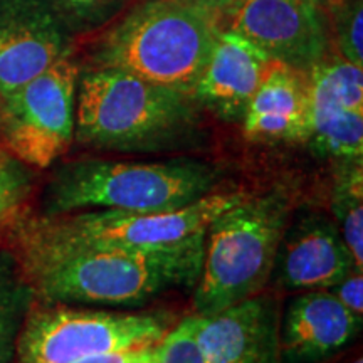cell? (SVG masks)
<instances>
[{
  "mask_svg": "<svg viewBox=\"0 0 363 363\" xmlns=\"http://www.w3.org/2000/svg\"><path fill=\"white\" fill-rule=\"evenodd\" d=\"M203 242L163 252H133L83 240L54 216L13 227V254L35 298L61 305L136 308L174 288L195 286Z\"/></svg>",
  "mask_w": 363,
  "mask_h": 363,
  "instance_id": "1",
  "label": "cell"
},
{
  "mask_svg": "<svg viewBox=\"0 0 363 363\" xmlns=\"http://www.w3.org/2000/svg\"><path fill=\"white\" fill-rule=\"evenodd\" d=\"M199 103L128 72L94 67L79 72L74 136L88 147L121 153L179 148L199 128Z\"/></svg>",
  "mask_w": 363,
  "mask_h": 363,
  "instance_id": "2",
  "label": "cell"
},
{
  "mask_svg": "<svg viewBox=\"0 0 363 363\" xmlns=\"http://www.w3.org/2000/svg\"><path fill=\"white\" fill-rule=\"evenodd\" d=\"M220 30V16L206 9L184 0H147L99 39L93 61L194 96Z\"/></svg>",
  "mask_w": 363,
  "mask_h": 363,
  "instance_id": "3",
  "label": "cell"
},
{
  "mask_svg": "<svg viewBox=\"0 0 363 363\" xmlns=\"http://www.w3.org/2000/svg\"><path fill=\"white\" fill-rule=\"evenodd\" d=\"M217 180L212 167L190 158L167 162L86 158L54 172L44 190L43 214L177 211L212 194Z\"/></svg>",
  "mask_w": 363,
  "mask_h": 363,
  "instance_id": "4",
  "label": "cell"
},
{
  "mask_svg": "<svg viewBox=\"0 0 363 363\" xmlns=\"http://www.w3.org/2000/svg\"><path fill=\"white\" fill-rule=\"evenodd\" d=\"M291 216L284 190L242 197L207 227L195 315L211 316L262 291Z\"/></svg>",
  "mask_w": 363,
  "mask_h": 363,
  "instance_id": "5",
  "label": "cell"
},
{
  "mask_svg": "<svg viewBox=\"0 0 363 363\" xmlns=\"http://www.w3.org/2000/svg\"><path fill=\"white\" fill-rule=\"evenodd\" d=\"M167 331V321L157 315L49 303L33 306L27 315L13 363H76L103 353L153 347Z\"/></svg>",
  "mask_w": 363,
  "mask_h": 363,
  "instance_id": "6",
  "label": "cell"
},
{
  "mask_svg": "<svg viewBox=\"0 0 363 363\" xmlns=\"http://www.w3.org/2000/svg\"><path fill=\"white\" fill-rule=\"evenodd\" d=\"M78 79V65L66 56L2 99L0 135L21 162L48 169L69 147Z\"/></svg>",
  "mask_w": 363,
  "mask_h": 363,
  "instance_id": "7",
  "label": "cell"
},
{
  "mask_svg": "<svg viewBox=\"0 0 363 363\" xmlns=\"http://www.w3.org/2000/svg\"><path fill=\"white\" fill-rule=\"evenodd\" d=\"M242 197L238 192H212L177 211H81L54 217L88 242L133 252H163L206 240L211 222Z\"/></svg>",
  "mask_w": 363,
  "mask_h": 363,
  "instance_id": "8",
  "label": "cell"
},
{
  "mask_svg": "<svg viewBox=\"0 0 363 363\" xmlns=\"http://www.w3.org/2000/svg\"><path fill=\"white\" fill-rule=\"evenodd\" d=\"M76 33L59 0H0V99L71 56Z\"/></svg>",
  "mask_w": 363,
  "mask_h": 363,
  "instance_id": "9",
  "label": "cell"
},
{
  "mask_svg": "<svg viewBox=\"0 0 363 363\" xmlns=\"http://www.w3.org/2000/svg\"><path fill=\"white\" fill-rule=\"evenodd\" d=\"M316 0H240L227 13V30L272 61L308 72L328 52V30Z\"/></svg>",
  "mask_w": 363,
  "mask_h": 363,
  "instance_id": "10",
  "label": "cell"
},
{
  "mask_svg": "<svg viewBox=\"0 0 363 363\" xmlns=\"http://www.w3.org/2000/svg\"><path fill=\"white\" fill-rule=\"evenodd\" d=\"M310 136L318 155L363 157V67L342 57L321 59L308 71Z\"/></svg>",
  "mask_w": 363,
  "mask_h": 363,
  "instance_id": "11",
  "label": "cell"
},
{
  "mask_svg": "<svg viewBox=\"0 0 363 363\" xmlns=\"http://www.w3.org/2000/svg\"><path fill=\"white\" fill-rule=\"evenodd\" d=\"M353 269L360 267L335 220L310 212L286 227L272 272L289 291H316L330 289Z\"/></svg>",
  "mask_w": 363,
  "mask_h": 363,
  "instance_id": "12",
  "label": "cell"
},
{
  "mask_svg": "<svg viewBox=\"0 0 363 363\" xmlns=\"http://www.w3.org/2000/svg\"><path fill=\"white\" fill-rule=\"evenodd\" d=\"M197 318V340L207 363H276L278 305L271 296L256 294L216 315Z\"/></svg>",
  "mask_w": 363,
  "mask_h": 363,
  "instance_id": "13",
  "label": "cell"
},
{
  "mask_svg": "<svg viewBox=\"0 0 363 363\" xmlns=\"http://www.w3.org/2000/svg\"><path fill=\"white\" fill-rule=\"evenodd\" d=\"M353 315L328 289L299 294L281 321L279 352L286 363H318L347 347L360 331Z\"/></svg>",
  "mask_w": 363,
  "mask_h": 363,
  "instance_id": "14",
  "label": "cell"
},
{
  "mask_svg": "<svg viewBox=\"0 0 363 363\" xmlns=\"http://www.w3.org/2000/svg\"><path fill=\"white\" fill-rule=\"evenodd\" d=\"M272 59L240 35L222 29L194 98L222 120L240 121Z\"/></svg>",
  "mask_w": 363,
  "mask_h": 363,
  "instance_id": "15",
  "label": "cell"
},
{
  "mask_svg": "<svg viewBox=\"0 0 363 363\" xmlns=\"http://www.w3.org/2000/svg\"><path fill=\"white\" fill-rule=\"evenodd\" d=\"M247 140L261 143L308 142L310 89L308 72L271 61L242 116Z\"/></svg>",
  "mask_w": 363,
  "mask_h": 363,
  "instance_id": "16",
  "label": "cell"
},
{
  "mask_svg": "<svg viewBox=\"0 0 363 363\" xmlns=\"http://www.w3.org/2000/svg\"><path fill=\"white\" fill-rule=\"evenodd\" d=\"M35 293L11 249L0 247V363H13L17 340Z\"/></svg>",
  "mask_w": 363,
  "mask_h": 363,
  "instance_id": "17",
  "label": "cell"
},
{
  "mask_svg": "<svg viewBox=\"0 0 363 363\" xmlns=\"http://www.w3.org/2000/svg\"><path fill=\"white\" fill-rule=\"evenodd\" d=\"M331 189V212L335 224L357 267L363 269V167L362 158L338 160Z\"/></svg>",
  "mask_w": 363,
  "mask_h": 363,
  "instance_id": "18",
  "label": "cell"
},
{
  "mask_svg": "<svg viewBox=\"0 0 363 363\" xmlns=\"http://www.w3.org/2000/svg\"><path fill=\"white\" fill-rule=\"evenodd\" d=\"M331 12H333V35L340 57L363 67L362 0H338Z\"/></svg>",
  "mask_w": 363,
  "mask_h": 363,
  "instance_id": "19",
  "label": "cell"
},
{
  "mask_svg": "<svg viewBox=\"0 0 363 363\" xmlns=\"http://www.w3.org/2000/svg\"><path fill=\"white\" fill-rule=\"evenodd\" d=\"M197 315L182 320L157 343L158 363H207L197 340Z\"/></svg>",
  "mask_w": 363,
  "mask_h": 363,
  "instance_id": "20",
  "label": "cell"
},
{
  "mask_svg": "<svg viewBox=\"0 0 363 363\" xmlns=\"http://www.w3.org/2000/svg\"><path fill=\"white\" fill-rule=\"evenodd\" d=\"M123 2L125 0H59L78 33L106 24L120 11Z\"/></svg>",
  "mask_w": 363,
  "mask_h": 363,
  "instance_id": "21",
  "label": "cell"
},
{
  "mask_svg": "<svg viewBox=\"0 0 363 363\" xmlns=\"http://www.w3.org/2000/svg\"><path fill=\"white\" fill-rule=\"evenodd\" d=\"M30 190V175L19 163L12 162L0 172V224L12 217Z\"/></svg>",
  "mask_w": 363,
  "mask_h": 363,
  "instance_id": "22",
  "label": "cell"
},
{
  "mask_svg": "<svg viewBox=\"0 0 363 363\" xmlns=\"http://www.w3.org/2000/svg\"><path fill=\"white\" fill-rule=\"evenodd\" d=\"M328 291L353 315L363 316V269H353L340 283L331 286Z\"/></svg>",
  "mask_w": 363,
  "mask_h": 363,
  "instance_id": "23",
  "label": "cell"
},
{
  "mask_svg": "<svg viewBox=\"0 0 363 363\" xmlns=\"http://www.w3.org/2000/svg\"><path fill=\"white\" fill-rule=\"evenodd\" d=\"M153 347H155V345H153ZM153 347L135 348V350H125V352L103 353V355L83 358V360L76 363H143L148 358L150 353H152Z\"/></svg>",
  "mask_w": 363,
  "mask_h": 363,
  "instance_id": "24",
  "label": "cell"
},
{
  "mask_svg": "<svg viewBox=\"0 0 363 363\" xmlns=\"http://www.w3.org/2000/svg\"><path fill=\"white\" fill-rule=\"evenodd\" d=\"M184 2L194 4V6L206 9V11H211L217 13V16H227L233 9L238 6L240 0H184Z\"/></svg>",
  "mask_w": 363,
  "mask_h": 363,
  "instance_id": "25",
  "label": "cell"
},
{
  "mask_svg": "<svg viewBox=\"0 0 363 363\" xmlns=\"http://www.w3.org/2000/svg\"><path fill=\"white\" fill-rule=\"evenodd\" d=\"M143 363H158V358H157V345H155V347H153L152 353H150L148 358H147V360H145Z\"/></svg>",
  "mask_w": 363,
  "mask_h": 363,
  "instance_id": "26",
  "label": "cell"
},
{
  "mask_svg": "<svg viewBox=\"0 0 363 363\" xmlns=\"http://www.w3.org/2000/svg\"><path fill=\"white\" fill-rule=\"evenodd\" d=\"M13 160H11V158H7V157H4V155H0V172H2L4 169H7L9 165H11Z\"/></svg>",
  "mask_w": 363,
  "mask_h": 363,
  "instance_id": "27",
  "label": "cell"
},
{
  "mask_svg": "<svg viewBox=\"0 0 363 363\" xmlns=\"http://www.w3.org/2000/svg\"><path fill=\"white\" fill-rule=\"evenodd\" d=\"M353 363H363V360H362V358H358V360L353 362Z\"/></svg>",
  "mask_w": 363,
  "mask_h": 363,
  "instance_id": "28",
  "label": "cell"
},
{
  "mask_svg": "<svg viewBox=\"0 0 363 363\" xmlns=\"http://www.w3.org/2000/svg\"><path fill=\"white\" fill-rule=\"evenodd\" d=\"M0 104H2V99H0Z\"/></svg>",
  "mask_w": 363,
  "mask_h": 363,
  "instance_id": "29",
  "label": "cell"
},
{
  "mask_svg": "<svg viewBox=\"0 0 363 363\" xmlns=\"http://www.w3.org/2000/svg\"><path fill=\"white\" fill-rule=\"evenodd\" d=\"M316 2H320V0H316Z\"/></svg>",
  "mask_w": 363,
  "mask_h": 363,
  "instance_id": "30",
  "label": "cell"
}]
</instances>
